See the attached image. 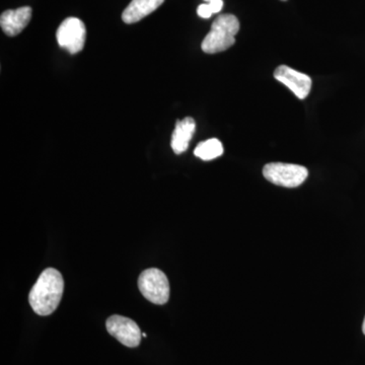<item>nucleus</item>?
Returning a JSON list of instances; mask_svg holds the SVG:
<instances>
[{
	"label": "nucleus",
	"mask_w": 365,
	"mask_h": 365,
	"mask_svg": "<svg viewBox=\"0 0 365 365\" xmlns=\"http://www.w3.org/2000/svg\"><path fill=\"white\" fill-rule=\"evenodd\" d=\"M64 281L61 273L48 268L41 274L29 295V302L36 314L49 316L56 311L63 294Z\"/></svg>",
	"instance_id": "nucleus-1"
},
{
	"label": "nucleus",
	"mask_w": 365,
	"mask_h": 365,
	"mask_svg": "<svg viewBox=\"0 0 365 365\" xmlns=\"http://www.w3.org/2000/svg\"><path fill=\"white\" fill-rule=\"evenodd\" d=\"M240 31V21L234 14H220L211 26L210 32L204 38L203 52L215 54L225 51L235 43V35Z\"/></svg>",
	"instance_id": "nucleus-2"
},
{
	"label": "nucleus",
	"mask_w": 365,
	"mask_h": 365,
	"mask_svg": "<svg viewBox=\"0 0 365 365\" xmlns=\"http://www.w3.org/2000/svg\"><path fill=\"white\" fill-rule=\"evenodd\" d=\"M263 176L269 182L285 188H297L306 181L307 168L294 163H270L264 167Z\"/></svg>",
	"instance_id": "nucleus-3"
},
{
	"label": "nucleus",
	"mask_w": 365,
	"mask_h": 365,
	"mask_svg": "<svg viewBox=\"0 0 365 365\" xmlns=\"http://www.w3.org/2000/svg\"><path fill=\"white\" fill-rule=\"evenodd\" d=\"M138 287L143 297L153 304H165L170 299L169 280L158 269L143 271L139 276Z\"/></svg>",
	"instance_id": "nucleus-4"
},
{
	"label": "nucleus",
	"mask_w": 365,
	"mask_h": 365,
	"mask_svg": "<svg viewBox=\"0 0 365 365\" xmlns=\"http://www.w3.org/2000/svg\"><path fill=\"white\" fill-rule=\"evenodd\" d=\"M60 47L71 54H76L83 49L86 44V30L85 24L78 18H68L62 21L56 33Z\"/></svg>",
	"instance_id": "nucleus-5"
},
{
	"label": "nucleus",
	"mask_w": 365,
	"mask_h": 365,
	"mask_svg": "<svg viewBox=\"0 0 365 365\" xmlns=\"http://www.w3.org/2000/svg\"><path fill=\"white\" fill-rule=\"evenodd\" d=\"M107 330L110 335L127 347L134 348L140 344L143 337L140 329L135 322L126 317L118 314L110 317L107 319Z\"/></svg>",
	"instance_id": "nucleus-6"
},
{
	"label": "nucleus",
	"mask_w": 365,
	"mask_h": 365,
	"mask_svg": "<svg viewBox=\"0 0 365 365\" xmlns=\"http://www.w3.org/2000/svg\"><path fill=\"white\" fill-rule=\"evenodd\" d=\"M274 78L287 86L299 100H304L312 90V78L289 66H278L274 71Z\"/></svg>",
	"instance_id": "nucleus-7"
},
{
	"label": "nucleus",
	"mask_w": 365,
	"mask_h": 365,
	"mask_svg": "<svg viewBox=\"0 0 365 365\" xmlns=\"http://www.w3.org/2000/svg\"><path fill=\"white\" fill-rule=\"evenodd\" d=\"M32 18V9L23 6L18 9H9L0 16V26L2 31L9 37H14L23 32Z\"/></svg>",
	"instance_id": "nucleus-8"
},
{
	"label": "nucleus",
	"mask_w": 365,
	"mask_h": 365,
	"mask_svg": "<svg viewBox=\"0 0 365 365\" xmlns=\"http://www.w3.org/2000/svg\"><path fill=\"white\" fill-rule=\"evenodd\" d=\"M195 120L191 117L178 120L175 130L172 135V148L176 155H181L189 148L190 141L195 132Z\"/></svg>",
	"instance_id": "nucleus-9"
},
{
	"label": "nucleus",
	"mask_w": 365,
	"mask_h": 365,
	"mask_svg": "<svg viewBox=\"0 0 365 365\" xmlns=\"http://www.w3.org/2000/svg\"><path fill=\"white\" fill-rule=\"evenodd\" d=\"M165 0H132L122 14L125 24H135L157 11Z\"/></svg>",
	"instance_id": "nucleus-10"
},
{
	"label": "nucleus",
	"mask_w": 365,
	"mask_h": 365,
	"mask_svg": "<svg viewBox=\"0 0 365 365\" xmlns=\"http://www.w3.org/2000/svg\"><path fill=\"white\" fill-rule=\"evenodd\" d=\"M223 153V145L218 139L211 138L197 145L194 155L203 160H212Z\"/></svg>",
	"instance_id": "nucleus-11"
},
{
	"label": "nucleus",
	"mask_w": 365,
	"mask_h": 365,
	"mask_svg": "<svg viewBox=\"0 0 365 365\" xmlns=\"http://www.w3.org/2000/svg\"><path fill=\"white\" fill-rule=\"evenodd\" d=\"M207 6L212 14H218L222 9L223 1L222 0H212V1L208 2Z\"/></svg>",
	"instance_id": "nucleus-12"
},
{
	"label": "nucleus",
	"mask_w": 365,
	"mask_h": 365,
	"mask_svg": "<svg viewBox=\"0 0 365 365\" xmlns=\"http://www.w3.org/2000/svg\"><path fill=\"white\" fill-rule=\"evenodd\" d=\"M197 14L202 19H209L212 16V13H211L210 9H209L207 4H200L198 9H197Z\"/></svg>",
	"instance_id": "nucleus-13"
},
{
	"label": "nucleus",
	"mask_w": 365,
	"mask_h": 365,
	"mask_svg": "<svg viewBox=\"0 0 365 365\" xmlns=\"http://www.w3.org/2000/svg\"><path fill=\"white\" fill-rule=\"evenodd\" d=\"M362 331H364V335H365V318L364 321V325H362Z\"/></svg>",
	"instance_id": "nucleus-14"
},
{
	"label": "nucleus",
	"mask_w": 365,
	"mask_h": 365,
	"mask_svg": "<svg viewBox=\"0 0 365 365\" xmlns=\"http://www.w3.org/2000/svg\"><path fill=\"white\" fill-rule=\"evenodd\" d=\"M143 337L146 338V334L145 333H143Z\"/></svg>",
	"instance_id": "nucleus-15"
},
{
	"label": "nucleus",
	"mask_w": 365,
	"mask_h": 365,
	"mask_svg": "<svg viewBox=\"0 0 365 365\" xmlns=\"http://www.w3.org/2000/svg\"><path fill=\"white\" fill-rule=\"evenodd\" d=\"M205 1H207L208 4V2L212 1V0H205Z\"/></svg>",
	"instance_id": "nucleus-16"
},
{
	"label": "nucleus",
	"mask_w": 365,
	"mask_h": 365,
	"mask_svg": "<svg viewBox=\"0 0 365 365\" xmlns=\"http://www.w3.org/2000/svg\"><path fill=\"white\" fill-rule=\"evenodd\" d=\"M282 1H287V0H282Z\"/></svg>",
	"instance_id": "nucleus-17"
}]
</instances>
